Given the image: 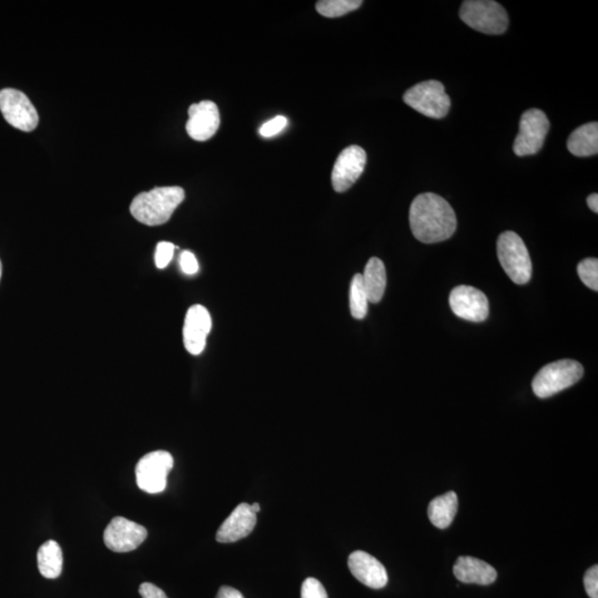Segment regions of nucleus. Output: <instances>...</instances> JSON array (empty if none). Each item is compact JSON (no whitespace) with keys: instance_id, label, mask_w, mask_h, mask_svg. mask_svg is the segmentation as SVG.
I'll return each instance as SVG.
<instances>
[{"instance_id":"nucleus-1","label":"nucleus","mask_w":598,"mask_h":598,"mask_svg":"<svg viewBox=\"0 0 598 598\" xmlns=\"http://www.w3.org/2000/svg\"><path fill=\"white\" fill-rule=\"evenodd\" d=\"M409 222L413 236L426 244L446 241L457 230V216L451 205L434 193H423L413 200Z\"/></svg>"},{"instance_id":"nucleus-2","label":"nucleus","mask_w":598,"mask_h":598,"mask_svg":"<svg viewBox=\"0 0 598 598\" xmlns=\"http://www.w3.org/2000/svg\"><path fill=\"white\" fill-rule=\"evenodd\" d=\"M185 199V192L180 186L156 187L140 193L133 199L130 211L138 222L147 226L166 224Z\"/></svg>"},{"instance_id":"nucleus-3","label":"nucleus","mask_w":598,"mask_h":598,"mask_svg":"<svg viewBox=\"0 0 598 598\" xmlns=\"http://www.w3.org/2000/svg\"><path fill=\"white\" fill-rule=\"evenodd\" d=\"M583 374L584 368L575 360H557L537 373L532 383L533 392L538 398H550L580 382Z\"/></svg>"},{"instance_id":"nucleus-4","label":"nucleus","mask_w":598,"mask_h":598,"mask_svg":"<svg viewBox=\"0 0 598 598\" xmlns=\"http://www.w3.org/2000/svg\"><path fill=\"white\" fill-rule=\"evenodd\" d=\"M460 18L474 31L487 34L507 32L508 16L500 4L492 0H467L460 9Z\"/></svg>"},{"instance_id":"nucleus-5","label":"nucleus","mask_w":598,"mask_h":598,"mask_svg":"<svg viewBox=\"0 0 598 598\" xmlns=\"http://www.w3.org/2000/svg\"><path fill=\"white\" fill-rule=\"evenodd\" d=\"M498 257L513 283H528L532 276V261L520 236L511 231L504 232L498 236Z\"/></svg>"},{"instance_id":"nucleus-6","label":"nucleus","mask_w":598,"mask_h":598,"mask_svg":"<svg viewBox=\"0 0 598 598\" xmlns=\"http://www.w3.org/2000/svg\"><path fill=\"white\" fill-rule=\"evenodd\" d=\"M407 106L432 119H442L451 108V100L441 82L428 81L410 88L403 95Z\"/></svg>"},{"instance_id":"nucleus-7","label":"nucleus","mask_w":598,"mask_h":598,"mask_svg":"<svg viewBox=\"0 0 598 598\" xmlns=\"http://www.w3.org/2000/svg\"><path fill=\"white\" fill-rule=\"evenodd\" d=\"M175 466V460L166 451H153L140 459L136 467L138 487L150 494L166 490L167 474Z\"/></svg>"},{"instance_id":"nucleus-8","label":"nucleus","mask_w":598,"mask_h":598,"mask_svg":"<svg viewBox=\"0 0 598 598\" xmlns=\"http://www.w3.org/2000/svg\"><path fill=\"white\" fill-rule=\"evenodd\" d=\"M550 130V121L545 112L538 109H530L523 113L520 130L513 145V152L517 157L536 155L545 145Z\"/></svg>"},{"instance_id":"nucleus-9","label":"nucleus","mask_w":598,"mask_h":598,"mask_svg":"<svg viewBox=\"0 0 598 598\" xmlns=\"http://www.w3.org/2000/svg\"><path fill=\"white\" fill-rule=\"evenodd\" d=\"M0 111L9 125L24 132L37 128L39 115L29 98L16 89L7 88L0 91Z\"/></svg>"},{"instance_id":"nucleus-10","label":"nucleus","mask_w":598,"mask_h":598,"mask_svg":"<svg viewBox=\"0 0 598 598\" xmlns=\"http://www.w3.org/2000/svg\"><path fill=\"white\" fill-rule=\"evenodd\" d=\"M367 155L362 147L350 146L340 152L331 173V185L334 190L343 193L350 189L362 176Z\"/></svg>"},{"instance_id":"nucleus-11","label":"nucleus","mask_w":598,"mask_h":598,"mask_svg":"<svg viewBox=\"0 0 598 598\" xmlns=\"http://www.w3.org/2000/svg\"><path fill=\"white\" fill-rule=\"evenodd\" d=\"M147 531L145 527L128 518L118 517L109 523L103 540L113 552L127 553L135 551L145 542Z\"/></svg>"},{"instance_id":"nucleus-12","label":"nucleus","mask_w":598,"mask_h":598,"mask_svg":"<svg viewBox=\"0 0 598 598\" xmlns=\"http://www.w3.org/2000/svg\"><path fill=\"white\" fill-rule=\"evenodd\" d=\"M450 308L458 318L482 323L489 316V300L481 290L461 285L452 290L449 299Z\"/></svg>"},{"instance_id":"nucleus-13","label":"nucleus","mask_w":598,"mask_h":598,"mask_svg":"<svg viewBox=\"0 0 598 598\" xmlns=\"http://www.w3.org/2000/svg\"><path fill=\"white\" fill-rule=\"evenodd\" d=\"M221 125L219 108L214 101H201L189 108L186 122L187 135L195 141H207L214 138Z\"/></svg>"},{"instance_id":"nucleus-14","label":"nucleus","mask_w":598,"mask_h":598,"mask_svg":"<svg viewBox=\"0 0 598 598\" xmlns=\"http://www.w3.org/2000/svg\"><path fill=\"white\" fill-rule=\"evenodd\" d=\"M212 329V318L204 306L193 305L187 310L183 327V342L191 355L204 353L206 338Z\"/></svg>"},{"instance_id":"nucleus-15","label":"nucleus","mask_w":598,"mask_h":598,"mask_svg":"<svg viewBox=\"0 0 598 598\" xmlns=\"http://www.w3.org/2000/svg\"><path fill=\"white\" fill-rule=\"evenodd\" d=\"M348 566L352 574L362 584L380 590L387 585L388 574L377 558L364 551H356L349 555Z\"/></svg>"},{"instance_id":"nucleus-16","label":"nucleus","mask_w":598,"mask_h":598,"mask_svg":"<svg viewBox=\"0 0 598 598\" xmlns=\"http://www.w3.org/2000/svg\"><path fill=\"white\" fill-rule=\"evenodd\" d=\"M256 513L252 510L251 504L241 503L220 527L216 533V541L220 543L240 541L251 535L256 527Z\"/></svg>"},{"instance_id":"nucleus-17","label":"nucleus","mask_w":598,"mask_h":598,"mask_svg":"<svg viewBox=\"0 0 598 598\" xmlns=\"http://www.w3.org/2000/svg\"><path fill=\"white\" fill-rule=\"evenodd\" d=\"M453 574L464 584L490 585L497 581L496 568L472 556H460L453 566Z\"/></svg>"},{"instance_id":"nucleus-18","label":"nucleus","mask_w":598,"mask_h":598,"mask_svg":"<svg viewBox=\"0 0 598 598\" xmlns=\"http://www.w3.org/2000/svg\"><path fill=\"white\" fill-rule=\"evenodd\" d=\"M567 149L573 156L580 157L597 155L598 123L590 122L575 128L568 138Z\"/></svg>"},{"instance_id":"nucleus-19","label":"nucleus","mask_w":598,"mask_h":598,"mask_svg":"<svg viewBox=\"0 0 598 598\" xmlns=\"http://www.w3.org/2000/svg\"><path fill=\"white\" fill-rule=\"evenodd\" d=\"M362 275L368 301L373 304L379 303L384 298L385 286H387V274H385L383 261L377 257L370 259Z\"/></svg>"},{"instance_id":"nucleus-20","label":"nucleus","mask_w":598,"mask_h":598,"mask_svg":"<svg viewBox=\"0 0 598 598\" xmlns=\"http://www.w3.org/2000/svg\"><path fill=\"white\" fill-rule=\"evenodd\" d=\"M458 496L453 491L433 498L428 508L430 522L440 530H444V528L451 526L458 512Z\"/></svg>"},{"instance_id":"nucleus-21","label":"nucleus","mask_w":598,"mask_h":598,"mask_svg":"<svg viewBox=\"0 0 598 598\" xmlns=\"http://www.w3.org/2000/svg\"><path fill=\"white\" fill-rule=\"evenodd\" d=\"M38 570L43 577L54 580L61 576L63 565V555L61 546L49 540L39 547L37 555Z\"/></svg>"},{"instance_id":"nucleus-22","label":"nucleus","mask_w":598,"mask_h":598,"mask_svg":"<svg viewBox=\"0 0 598 598\" xmlns=\"http://www.w3.org/2000/svg\"><path fill=\"white\" fill-rule=\"evenodd\" d=\"M368 298L363 283V275L356 274L350 285V313L356 319H364L368 311Z\"/></svg>"},{"instance_id":"nucleus-23","label":"nucleus","mask_w":598,"mask_h":598,"mask_svg":"<svg viewBox=\"0 0 598 598\" xmlns=\"http://www.w3.org/2000/svg\"><path fill=\"white\" fill-rule=\"evenodd\" d=\"M362 5V0H320L316 4V11L324 17L338 18L356 11Z\"/></svg>"},{"instance_id":"nucleus-24","label":"nucleus","mask_w":598,"mask_h":598,"mask_svg":"<svg viewBox=\"0 0 598 598\" xmlns=\"http://www.w3.org/2000/svg\"><path fill=\"white\" fill-rule=\"evenodd\" d=\"M577 273L588 289L598 290V260L586 259L577 266Z\"/></svg>"},{"instance_id":"nucleus-25","label":"nucleus","mask_w":598,"mask_h":598,"mask_svg":"<svg viewBox=\"0 0 598 598\" xmlns=\"http://www.w3.org/2000/svg\"><path fill=\"white\" fill-rule=\"evenodd\" d=\"M301 598H328L327 592L318 580L306 578L301 585Z\"/></svg>"},{"instance_id":"nucleus-26","label":"nucleus","mask_w":598,"mask_h":598,"mask_svg":"<svg viewBox=\"0 0 598 598\" xmlns=\"http://www.w3.org/2000/svg\"><path fill=\"white\" fill-rule=\"evenodd\" d=\"M176 246L170 242H160L156 250V265L157 269H166L175 255Z\"/></svg>"},{"instance_id":"nucleus-27","label":"nucleus","mask_w":598,"mask_h":598,"mask_svg":"<svg viewBox=\"0 0 598 598\" xmlns=\"http://www.w3.org/2000/svg\"><path fill=\"white\" fill-rule=\"evenodd\" d=\"M288 126V119L283 116H278L261 126L260 133L264 138H271L279 135Z\"/></svg>"},{"instance_id":"nucleus-28","label":"nucleus","mask_w":598,"mask_h":598,"mask_svg":"<svg viewBox=\"0 0 598 598\" xmlns=\"http://www.w3.org/2000/svg\"><path fill=\"white\" fill-rule=\"evenodd\" d=\"M584 587L588 596L598 598V566L594 565L585 573Z\"/></svg>"},{"instance_id":"nucleus-29","label":"nucleus","mask_w":598,"mask_h":598,"mask_svg":"<svg viewBox=\"0 0 598 598\" xmlns=\"http://www.w3.org/2000/svg\"><path fill=\"white\" fill-rule=\"evenodd\" d=\"M181 270L187 275H195L199 271L200 266L196 257L192 252H182L180 256Z\"/></svg>"},{"instance_id":"nucleus-30","label":"nucleus","mask_w":598,"mask_h":598,"mask_svg":"<svg viewBox=\"0 0 598 598\" xmlns=\"http://www.w3.org/2000/svg\"><path fill=\"white\" fill-rule=\"evenodd\" d=\"M139 593L142 598H169L161 588L152 583H143L140 585Z\"/></svg>"},{"instance_id":"nucleus-31","label":"nucleus","mask_w":598,"mask_h":598,"mask_svg":"<svg viewBox=\"0 0 598 598\" xmlns=\"http://www.w3.org/2000/svg\"><path fill=\"white\" fill-rule=\"evenodd\" d=\"M216 598H244V596L233 587L222 586L219 593H217Z\"/></svg>"},{"instance_id":"nucleus-32","label":"nucleus","mask_w":598,"mask_h":598,"mask_svg":"<svg viewBox=\"0 0 598 598\" xmlns=\"http://www.w3.org/2000/svg\"><path fill=\"white\" fill-rule=\"evenodd\" d=\"M587 205L590 209L598 214V195L597 193H593L590 196L587 197Z\"/></svg>"},{"instance_id":"nucleus-33","label":"nucleus","mask_w":598,"mask_h":598,"mask_svg":"<svg viewBox=\"0 0 598 598\" xmlns=\"http://www.w3.org/2000/svg\"><path fill=\"white\" fill-rule=\"evenodd\" d=\"M252 510H253L255 513H259L261 511V506L259 503H254L251 504Z\"/></svg>"},{"instance_id":"nucleus-34","label":"nucleus","mask_w":598,"mask_h":598,"mask_svg":"<svg viewBox=\"0 0 598 598\" xmlns=\"http://www.w3.org/2000/svg\"><path fill=\"white\" fill-rule=\"evenodd\" d=\"M2 271H3L2 261H0V279H2Z\"/></svg>"}]
</instances>
